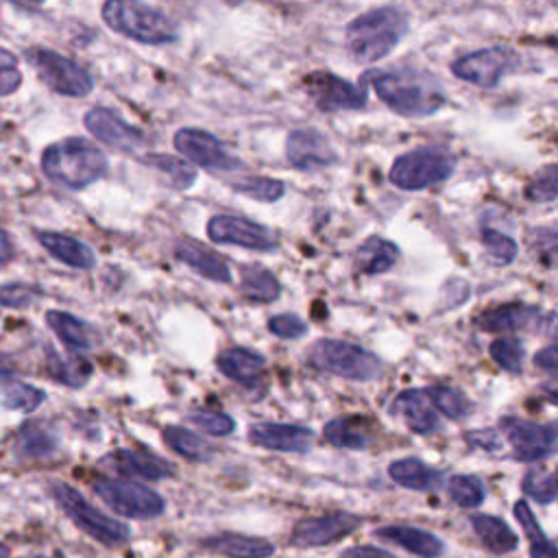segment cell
I'll use <instances>...</instances> for the list:
<instances>
[{
	"instance_id": "1",
	"label": "cell",
	"mask_w": 558,
	"mask_h": 558,
	"mask_svg": "<svg viewBox=\"0 0 558 558\" xmlns=\"http://www.w3.org/2000/svg\"><path fill=\"white\" fill-rule=\"evenodd\" d=\"M362 81H368L377 98L403 118L434 116L447 102V92L440 81L423 70L366 72Z\"/></svg>"
},
{
	"instance_id": "2",
	"label": "cell",
	"mask_w": 558,
	"mask_h": 558,
	"mask_svg": "<svg viewBox=\"0 0 558 558\" xmlns=\"http://www.w3.org/2000/svg\"><path fill=\"white\" fill-rule=\"evenodd\" d=\"M408 26V13L399 7L388 4L364 11L344 28L347 52L357 63H375L401 44Z\"/></svg>"
},
{
	"instance_id": "3",
	"label": "cell",
	"mask_w": 558,
	"mask_h": 558,
	"mask_svg": "<svg viewBox=\"0 0 558 558\" xmlns=\"http://www.w3.org/2000/svg\"><path fill=\"white\" fill-rule=\"evenodd\" d=\"M41 170L57 185L83 190L107 174L109 161L89 140L65 137L44 148Z\"/></svg>"
},
{
	"instance_id": "4",
	"label": "cell",
	"mask_w": 558,
	"mask_h": 558,
	"mask_svg": "<svg viewBox=\"0 0 558 558\" xmlns=\"http://www.w3.org/2000/svg\"><path fill=\"white\" fill-rule=\"evenodd\" d=\"M100 15L113 33L146 46H168L179 39V26L144 0H105Z\"/></svg>"
},
{
	"instance_id": "5",
	"label": "cell",
	"mask_w": 558,
	"mask_h": 558,
	"mask_svg": "<svg viewBox=\"0 0 558 558\" xmlns=\"http://www.w3.org/2000/svg\"><path fill=\"white\" fill-rule=\"evenodd\" d=\"M456 170V155L442 146H418L399 155L390 166V183L405 192L425 190L447 181Z\"/></svg>"
},
{
	"instance_id": "6",
	"label": "cell",
	"mask_w": 558,
	"mask_h": 558,
	"mask_svg": "<svg viewBox=\"0 0 558 558\" xmlns=\"http://www.w3.org/2000/svg\"><path fill=\"white\" fill-rule=\"evenodd\" d=\"M310 364L323 373H331V375L355 379V381L375 379L384 371V364L375 353L353 342L336 340V338L318 340L310 349Z\"/></svg>"
},
{
	"instance_id": "7",
	"label": "cell",
	"mask_w": 558,
	"mask_h": 558,
	"mask_svg": "<svg viewBox=\"0 0 558 558\" xmlns=\"http://www.w3.org/2000/svg\"><path fill=\"white\" fill-rule=\"evenodd\" d=\"M52 495H54L57 504L63 508V512L74 521V525L81 527L94 541L102 543L105 547H120L129 541L131 530L126 523L102 514L70 484L54 482Z\"/></svg>"
},
{
	"instance_id": "8",
	"label": "cell",
	"mask_w": 558,
	"mask_h": 558,
	"mask_svg": "<svg viewBox=\"0 0 558 558\" xmlns=\"http://www.w3.org/2000/svg\"><path fill=\"white\" fill-rule=\"evenodd\" d=\"M26 61L37 70L39 78L57 94L70 98H83L92 94V74L74 59L44 46H33L26 50Z\"/></svg>"
},
{
	"instance_id": "9",
	"label": "cell",
	"mask_w": 558,
	"mask_h": 558,
	"mask_svg": "<svg viewBox=\"0 0 558 558\" xmlns=\"http://www.w3.org/2000/svg\"><path fill=\"white\" fill-rule=\"evenodd\" d=\"M94 493L118 514L131 519H153L166 510V501L159 493L137 482L96 477L92 482Z\"/></svg>"
},
{
	"instance_id": "10",
	"label": "cell",
	"mask_w": 558,
	"mask_h": 558,
	"mask_svg": "<svg viewBox=\"0 0 558 558\" xmlns=\"http://www.w3.org/2000/svg\"><path fill=\"white\" fill-rule=\"evenodd\" d=\"M519 65V57L508 46H488L466 52L451 61L449 70L456 78L477 85L482 89H495L501 78Z\"/></svg>"
},
{
	"instance_id": "11",
	"label": "cell",
	"mask_w": 558,
	"mask_h": 558,
	"mask_svg": "<svg viewBox=\"0 0 558 558\" xmlns=\"http://www.w3.org/2000/svg\"><path fill=\"white\" fill-rule=\"evenodd\" d=\"M303 87L312 98L314 107L323 113L355 111L364 109L368 102V92L362 83H351L327 70L310 72L303 81Z\"/></svg>"
},
{
	"instance_id": "12",
	"label": "cell",
	"mask_w": 558,
	"mask_h": 558,
	"mask_svg": "<svg viewBox=\"0 0 558 558\" xmlns=\"http://www.w3.org/2000/svg\"><path fill=\"white\" fill-rule=\"evenodd\" d=\"M172 144L190 163H196L205 170H211V172L242 170L240 157L233 155L218 135L205 129L183 126L174 133Z\"/></svg>"
},
{
	"instance_id": "13",
	"label": "cell",
	"mask_w": 558,
	"mask_h": 558,
	"mask_svg": "<svg viewBox=\"0 0 558 558\" xmlns=\"http://www.w3.org/2000/svg\"><path fill=\"white\" fill-rule=\"evenodd\" d=\"M499 427L512 445V458L521 462H538L556 453V425H541L519 416H504Z\"/></svg>"
},
{
	"instance_id": "14",
	"label": "cell",
	"mask_w": 558,
	"mask_h": 558,
	"mask_svg": "<svg viewBox=\"0 0 558 558\" xmlns=\"http://www.w3.org/2000/svg\"><path fill=\"white\" fill-rule=\"evenodd\" d=\"M207 235L218 244H231V246H242L251 251L277 248V235L266 225H259L242 216H231V214H218L209 218Z\"/></svg>"
},
{
	"instance_id": "15",
	"label": "cell",
	"mask_w": 558,
	"mask_h": 558,
	"mask_svg": "<svg viewBox=\"0 0 558 558\" xmlns=\"http://www.w3.org/2000/svg\"><path fill=\"white\" fill-rule=\"evenodd\" d=\"M85 129L100 140L105 146L122 153H137L146 144V135L120 118L113 109L107 107H92L83 116Z\"/></svg>"
},
{
	"instance_id": "16",
	"label": "cell",
	"mask_w": 558,
	"mask_h": 558,
	"mask_svg": "<svg viewBox=\"0 0 558 558\" xmlns=\"http://www.w3.org/2000/svg\"><path fill=\"white\" fill-rule=\"evenodd\" d=\"M286 159L301 172H318L338 161L327 135L318 129H294L286 137Z\"/></svg>"
},
{
	"instance_id": "17",
	"label": "cell",
	"mask_w": 558,
	"mask_h": 558,
	"mask_svg": "<svg viewBox=\"0 0 558 558\" xmlns=\"http://www.w3.org/2000/svg\"><path fill=\"white\" fill-rule=\"evenodd\" d=\"M362 525V519L353 512H331L323 517H310L294 523L290 543L296 547H323L336 543Z\"/></svg>"
},
{
	"instance_id": "18",
	"label": "cell",
	"mask_w": 558,
	"mask_h": 558,
	"mask_svg": "<svg viewBox=\"0 0 558 558\" xmlns=\"http://www.w3.org/2000/svg\"><path fill=\"white\" fill-rule=\"evenodd\" d=\"M248 440L272 451L303 453L312 449L314 432L294 423H253L248 429Z\"/></svg>"
},
{
	"instance_id": "19",
	"label": "cell",
	"mask_w": 558,
	"mask_h": 558,
	"mask_svg": "<svg viewBox=\"0 0 558 558\" xmlns=\"http://www.w3.org/2000/svg\"><path fill=\"white\" fill-rule=\"evenodd\" d=\"M105 462L120 475L137 480H166L174 475V469L166 460L135 449H118L111 456H107Z\"/></svg>"
},
{
	"instance_id": "20",
	"label": "cell",
	"mask_w": 558,
	"mask_h": 558,
	"mask_svg": "<svg viewBox=\"0 0 558 558\" xmlns=\"http://www.w3.org/2000/svg\"><path fill=\"white\" fill-rule=\"evenodd\" d=\"M392 412L414 434H429L438 429V416L429 405L425 390H403L392 401Z\"/></svg>"
},
{
	"instance_id": "21",
	"label": "cell",
	"mask_w": 558,
	"mask_h": 558,
	"mask_svg": "<svg viewBox=\"0 0 558 558\" xmlns=\"http://www.w3.org/2000/svg\"><path fill=\"white\" fill-rule=\"evenodd\" d=\"M375 534L421 558H438L445 554V543L436 534L421 527L386 525V527H379Z\"/></svg>"
},
{
	"instance_id": "22",
	"label": "cell",
	"mask_w": 558,
	"mask_h": 558,
	"mask_svg": "<svg viewBox=\"0 0 558 558\" xmlns=\"http://www.w3.org/2000/svg\"><path fill=\"white\" fill-rule=\"evenodd\" d=\"M216 366L225 377L244 386H253L262 377L266 357L246 347H231L218 355Z\"/></svg>"
},
{
	"instance_id": "23",
	"label": "cell",
	"mask_w": 558,
	"mask_h": 558,
	"mask_svg": "<svg viewBox=\"0 0 558 558\" xmlns=\"http://www.w3.org/2000/svg\"><path fill=\"white\" fill-rule=\"evenodd\" d=\"M209 551L229 558H268L275 554V545L262 536H246L238 532H220L203 541Z\"/></svg>"
},
{
	"instance_id": "24",
	"label": "cell",
	"mask_w": 558,
	"mask_h": 558,
	"mask_svg": "<svg viewBox=\"0 0 558 558\" xmlns=\"http://www.w3.org/2000/svg\"><path fill=\"white\" fill-rule=\"evenodd\" d=\"M541 316L538 307L525 305V303H504L493 310H486L477 316V327L482 331L504 333V331H517L523 327H530Z\"/></svg>"
},
{
	"instance_id": "25",
	"label": "cell",
	"mask_w": 558,
	"mask_h": 558,
	"mask_svg": "<svg viewBox=\"0 0 558 558\" xmlns=\"http://www.w3.org/2000/svg\"><path fill=\"white\" fill-rule=\"evenodd\" d=\"M174 257L209 281H216V283L231 281V270H229L227 262L220 255H216L214 251H207L196 242H179L174 246Z\"/></svg>"
},
{
	"instance_id": "26",
	"label": "cell",
	"mask_w": 558,
	"mask_h": 558,
	"mask_svg": "<svg viewBox=\"0 0 558 558\" xmlns=\"http://www.w3.org/2000/svg\"><path fill=\"white\" fill-rule=\"evenodd\" d=\"M46 320H48L50 329L59 336V340L74 351H89L100 340V333L96 331V327H92L89 323H85L83 318H78L74 314L50 310L46 314Z\"/></svg>"
},
{
	"instance_id": "27",
	"label": "cell",
	"mask_w": 558,
	"mask_h": 558,
	"mask_svg": "<svg viewBox=\"0 0 558 558\" xmlns=\"http://www.w3.org/2000/svg\"><path fill=\"white\" fill-rule=\"evenodd\" d=\"M37 240L54 259H59L65 266L87 270L96 264L94 251L85 242H81L72 235L57 233V231H39Z\"/></svg>"
},
{
	"instance_id": "28",
	"label": "cell",
	"mask_w": 558,
	"mask_h": 558,
	"mask_svg": "<svg viewBox=\"0 0 558 558\" xmlns=\"http://www.w3.org/2000/svg\"><path fill=\"white\" fill-rule=\"evenodd\" d=\"M388 475L403 488L408 490H436L442 484V471L425 464L418 458H403L395 460L388 466Z\"/></svg>"
},
{
	"instance_id": "29",
	"label": "cell",
	"mask_w": 558,
	"mask_h": 558,
	"mask_svg": "<svg viewBox=\"0 0 558 558\" xmlns=\"http://www.w3.org/2000/svg\"><path fill=\"white\" fill-rule=\"evenodd\" d=\"M15 449L26 460H46L57 453L59 436L39 421H26L17 429Z\"/></svg>"
},
{
	"instance_id": "30",
	"label": "cell",
	"mask_w": 558,
	"mask_h": 558,
	"mask_svg": "<svg viewBox=\"0 0 558 558\" xmlns=\"http://www.w3.org/2000/svg\"><path fill=\"white\" fill-rule=\"evenodd\" d=\"M397 259H399L397 244L381 235H371L366 242L360 244L355 253V266L366 275L386 272L397 264Z\"/></svg>"
},
{
	"instance_id": "31",
	"label": "cell",
	"mask_w": 558,
	"mask_h": 558,
	"mask_svg": "<svg viewBox=\"0 0 558 558\" xmlns=\"http://www.w3.org/2000/svg\"><path fill=\"white\" fill-rule=\"evenodd\" d=\"M473 530L477 534V538L482 541V545L493 551V554H510L517 549L519 538L517 534L510 530V525L493 514H475L471 519Z\"/></svg>"
},
{
	"instance_id": "32",
	"label": "cell",
	"mask_w": 558,
	"mask_h": 558,
	"mask_svg": "<svg viewBox=\"0 0 558 558\" xmlns=\"http://www.w3.org/2000/svg\"><path fill=\"white\" fill-rule=\"evenodd\" d=\"M240 279V290L244 299L253 303H272L275 299H279V281L268 268L259 264H246L242 266Z\"/></svg>"
},
{
	"instance_id": "33",
	"label": "cell",
	"mask_w": 558,
	"mask_h": 558,
	"mask_svg": "<svg viewBox=\"0 0 558 558\" xmlns=\"http://www.w3.org/2000/svg\"><path fill=\"white\" fill-rule=\"evenodd\" d=\"M142 163L157 170L166 179V183L179 192L192 187L196 181V170L183 157H174V155H166V153H157V155L150 153V155H142Z\"/></svg>"
},
{
	"instance_id": "34",
	"label": "cell",
	"mask_w": 558,
	"mask_h": 558,
	"mask_svg": "<svg viewBox=\"0 0 558 558\" xmlns=\"http://www.w3.org/2000/svg\"><path fill=\"white\" fill-rule=\"evenodd\" d=\"M325 438L336 447L353 449V451H362L371 442L366 423L360 418H353V416H340V418L329 421L325 425Z\"/></svg>"
},
{
	"instance_id": "35",
	"label": "cell",
	"mask_w": 558,
	"mask_h": 558,
	"mask_svg": "<svg viewBox=\"0 0 558 558\" xmlns=\"http://www.w3.org/2000/svg\"><path fill=\"white\" fill-rule=\"evenodd\" d=\"M48 373L54 381L70 386V388H81L87 384L92 375V364L85 357L76 355H59L57 351L48 349V360H46Z\"/></svg>"
},
{
	"instance_id": "36",
	"label": "cell",
	"mask_w": 558,
	"mask_h": 558,
	"mask_svg": "<svg viewBox=\"0 0 558 558\" xmlns=\"http://www.w3.org/2000/svg\"><path fill=\"white\" fill-rule=\"evenodd\" d=\"M161 436H163V442L181 458H187L194 462H209L214 458V449L198 434H194L185 427L170 425L163 429Z\"/></svg>"
},
{
	"instance_id": "37",
	"label": "cell",
	"mask_w": 558,
	"mask_h": 558,
	"mask_svg": "<svg viewBox=\"0 0 558 558\" xmlns=\"http://www.w3.org/2000/svg\"><path fill=\"white\" fill-rule=\"evenodd\" d=\"M514 517L517 521L521 523L525 536H527V543H530V556L532 558H558V551H556V545L545 536L543 527L538 525L536 517L532 514L530 506L521 499L514 504Z\"/></svg>"
},
{
	"instance_id": "38",
	"label": "cell",
	"mask_w": 558,
	"mask_h": 558,
	"mask_svg": "<svg viewBox=\"0 0 558 558\" xmlns=\"http://www.w3.org/2000/svg\"><path fill=\"white\" fill-rule=\"evenodd\" d=\"M231 190L238 194H244L253 201L262 203H275L286 194V183L272 177H259V174H246L238 181H231Z\"/></svg>"
},
{
	"instance_id": "39",
	"label": "cell",
	"mask_w": 558,
	"mask_h": 558,
	"mask_svg": "<svg viewBox=\"0 0 558 558\" xmlns=\"http://www.w3.org/2000/svg\"><path fill=\"white\" fill-rule=\"evenodd\" d=\"M0 401L9 410H22V412H33L46 401V392L26 384V381H9L2 392Z\"/></svg>"
},
{
	"instance_id": "40",
	"label": "cell",
	"mask_w": 558,
	"mask_h": 558,
	"mask_svg": "<svg viewBox=\"0 0 558 558\" xmlns=\"http://www.w3.org/2000/svg\"><path fill=\"white\" fill-rule=\"evenodd\" d=\"M429 403H434L447 418L451 421H462L469 416L471 412V403L469 399L456 390V388H449V386H432L425 390Z\"/></svg>"
},
{
	"instance_id": "41",
	"label": "cell",
	"mask_w": 558,
	"mask_h": 558,
	"mask_svg": "<svg viewBox=\"0 0 558 558\" xmlns=\"http://www.w3.org/2000/svg\"><path fill=\"white\" fill-rule=\"evenodd\" d=\"M482 244L486 248L488 259L495 266H508L519 255V244L510 235H506L504 231H497L493 227L482 229Z\"/></svg>"
},
{
	"instance_id": "42",
	"label": "cell",
	"mask_w": 558,
	"mask_h": 558,
	"mask_svg": "<svg viewBox=\"0 0 558 558\" xmlns=\"http://www.w3.org/2000/svg\"><path fill=\"white\" fill-rule=\"evenodd\" d=\"M449 495L460 508H477L486 497V486L475 475H453L449 480Z\"/></svg>"
},
{
	"instance_id": "43",
	"label": "cell",
	"mask_w": 558,
	"mask_h": 558,
	"mask_svg": "<svg viewBox=\"0 0 558 558\" xmlns=\"http://www.w3.org/2000/svg\"><path fill=\"white\" fill-rule=\"evenodd\" d=\"M490 355L497 362L499 368L506 373L519 375L523 371V357H525V347L517 338H497L490 344Z\"/></svg>"
},
{
	"instance_id": "44",
	"label": "cell",
	"mask_w": 558,
	"mask_h": 558,
	"mask_svg": "<svg viewBox=\"0 0 558 558\" xmlns=\"http://www.w3.org/2000/svg\"><path fill=\"white\" fill-rule=\"evenodd\" d=\"M558 196L556 163H547L525 187V198L532 203H554Z\"/></svg>"
},
{
	"instance_id": "45",
	"label": "cell",
	"mask_w": 558,
	"mask_h": 558,
	"mask_svg": "<svg viewBox=\"0 0 558 558\" xmlns=\"http://www.w3.org/2000/svg\"><path fill=\"white\" fill-rule=\"evenodd\" d=\"M521 490L538 504H551L556 499V475L551 471H530L523 475Z\"/></svg>"
},
{
	"instance_id": "46",
	"label": "cell",
	"mask_w": 558,
	"mask_h": 558,
	"mask_svg": "<svg viewBox=\"0 0 558 558\" xmlns=\"http://www.w3.org/2000/svg\"><path fill=\"white\" fill-rule=\"evenodd\" d=\"M187 421L211 436H227L235 429V421L218 410H194L187 414Z\"/></svg>"
},
{
	"instance_id": "47",
	"label": "cell",
	"mask_w": 558,
	"mask_h": 558,
	"mask_svg": "<svg viewBox=\"0 0 558 558\" xmlns=\"http://www.w3.org/2000/svg\"><path fill=\"white\" fill-rule=\"evenodd\" d=\"M20 85H22V72L15 54L7 48H0V96H9L17 92Z\"/></svg>"
},
{
	"instance_id": "48",
	"label": "cell",
	"mask_w": 558,
	"mask_h": 558,
	"mask_svg": "<svg viewBox=\"0 0 558 558\" xmlns=\"http://www.w3.org/2000/svg\"><path fill=\"white\" fill-rule=\"evenodd\" d=\"M41 292L35 288V286H28V283H7V286H0V305H7V307H26L31 305Z\"/></svg>"
},
{
	"instance_id": "49",
	"label": "cell",
	"mask_w": 558,
	"mask_h": 558,
	"mask_svg": "<svg viewBox=\"0 0 558 558\" xmlns=\"http://www.w3.org/2000/svg\"><path fill=\"white\" fill-rule=\"evenodd\" d=\"M270 333L286 338V340H296L307 333V325L296 316V314H277L268 320Z\"/></svg>"
},
{
	"instance_id": "50",
	"label": "cell",
	"mask_w": 558,
	"mask_h": 558,
	"mask_svg": "<svg viewBox=\"0 0 558 558\" xmlns=\"http://www.w3.org/2000/svg\"><path fill=\"white\" fill-rule=\"evenodd\" d=\"M532 244H534V251L538 253L541 262L551 266L554 257H556V229L541 227V229L532 231Z\"/></svg>"
},
{
	"instance_id": "51",
	"label": "cell",
	"mask_w": 558,
	"mask_h": 558,
	"mask_svg": "<svg viewBox=\"0 0 558 558\" xmlns=\"http://www.w3.org/2000/svg\"><path fill=\"white\" fill-rule=\"evenodd\" d=\"M464 438H466V442H469L471 447L482 449V451H486V453H497V451L501 449V438H499V434H497L495 429H488V427H484V429H473V432H469Z\"/></svg>"
},
{
	"instance_id": "52",
	"label": "cell",
	"mask_w": 558,
	"mask_h": 558,
	"mask_svg": "<svg viewBox=\"0 0 558 558\" xmlns=\"http://www.w3.org/2000/svg\"><path fill=\"white\" fill-rule=\"evenodd\" d=\"M442 294H445V305L447 307H458L469 299L471 288L464 279H449L442 288Z\"/></svg>"
},
{
	"instance_id": "53",
	"label": "cell",
	"mask_w": 558,
	"mask_h": 558,
	"mask_svg": "<svg viewBox=\"0 0 558 558\" xmlns=\"http://www.w3.org/2000/svg\"><path fill=\"white\" fill-rule=\"evenodd\" d=\"M534 364H536L541 371H545V373H549V375H556V371H558L556 344L551 342V344H547L545 349H541V351L536 353V357H534Z\"/></svg>"
},
{
	"instance_id": "54",
	"label": "cell",
	"mask_w": 558,
	"mask_h": 558,
	"mask_svg": "<svg viewBox=\"0 0 558 558\" xmlns=\"http://www.w3.org/2000/svg\"><path fill=\"white\" fill-rule=\"evenodd\" d=\"M340 558H395L390 551L386 549H379V547H351V549H344L340 554Z\"/></svg>"
},
{
	"instance_id": "55",
	"label": "cell",
	"mask_w": 558,
	"mask_h": 558,
	"mask_svg": "<svg viewBox=\"0 0 558 558\" xmlns=\"http://www.w3.org/2000/svg\"><path fill=\"white\" fill-rule=\"evenodd\" d=\"M13 253H15V248H13L9 233L0 229V264H7L9 259H13Z\"/></svg>"
},
{
	"instance_id": "56",
	"label": "cell",
	"mask_w": 558,
	"mask_h": 558,
	"mask_svg": "<svg viewBox=\"0 0 558 558\" xmlns=\"http://www.w3.org/2000/svg\"><path fill=\"white\" fill-rule=\"evenodd\" d=\"M15 373H17L15 362L9 355L0 353V379H11Z\"/></svg>"
},
{
	"instance_id": "57",
	"label": "cell",
	"mask_w": 558,
	"mask_h": 558,
	"mask_svg": "<svg viewBox=\"0 0 558 558\" xmlns=\"http://www.w3.org/2000/svg\"><path fill=\"white\" fill-rule=\"evenodd\" d=\"M15 2H22V4H28V7H39V4H44V0H15Z\"/></svg>"
},
{
	"instance_id": "58",
	"label": "cell",
	"mask_w": 558,
	"mask_h": 558,
	"mask_svg": "<svg viewBox=\"0 0 558 558\" xmlns=\"http://www.w3.org/2000/svg\"><path fill=\"white\" fill-rule=\"evenodd\" d=\"M0 558H9V549L0 543Z\"/></svg>"
}]
</instances>
